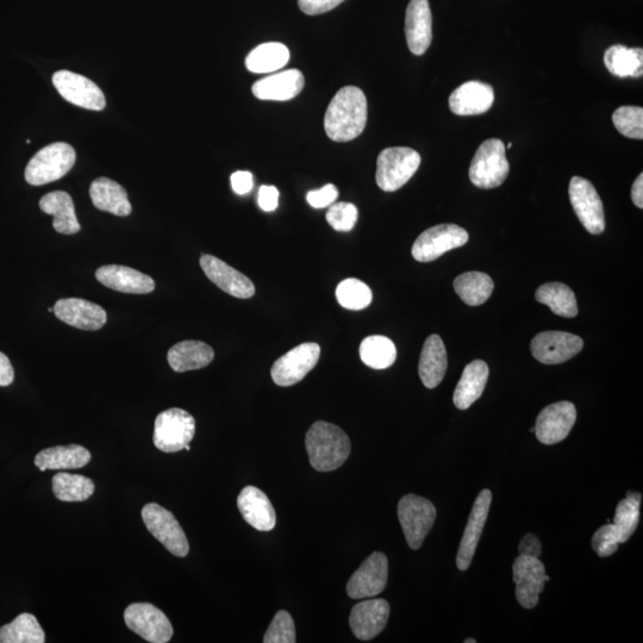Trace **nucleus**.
<instances>
[{"label":"nucleus","instance_id":"1","mask_svg":"<svg viewBox=\"0 0 643 643\" xmlns=\"http://www.w3.org/2000/svg\"><path fill=\"white\" fill-rule=\"evenodd\" d=\"M368 108L365 93L358 87L346 86L337 91L330 102L324 129L330 140L348 142L362 134L367 123Z\"/></svg>","mask_w":643,"mask_h":643},{"label":"nucleus","instance_id":"2","mask_svg":"<svg viewBox=\"0 0 643 643\" xmlns=\"http://www.w3.org/2000/svg\"><path fill=\"white\" fill-rule=\"evenodd\" d=\"M305 446L310 465L320 472L337 470L346 463L352 451L348 435L335 424L324 421L312 424Z\"/></svg>","mask_w":643,"mask_h":643},{"label":"nucleus","instance_id":"3","mask_svg":"<svg viewBox=\"0 0 643 643\" xmlns=\"http://www.w3.org/2000/svg\"><path fill=\"white\" fill-rule=\"evenodd\" d=\"M74 148L65 142L52 143L37 152L29 161L26 180L30 185L41 186L65 177L76 164Z\"/></svg>","mask_w":643,"mask_h":643},{"label":"nucleus","instance_id":"4","mask_svg":"<svg viewBox=\"0 0 643 643\" xmlns=\"http://www.w3.org/2000/svg\"><path fill=\"white\" fill-rule=\"evenodd\" d=\"M421 165V155L408 147L386 148L377 160L376 180L379 189L395 192L414 177Z\"/></svg>","mask_w":643,"mask_h":643},{"label":"nucleus","instance_id":"5","mask_svg":"<svg viewBox=\"0 0 643 643\" xmlns=\"http://www.w3.org/2000/svg\"><path fill=\"white\" fill-rule=\"evenodd\" d=\"M509 171L504 142L490 139L485 141L474 155L470 167V179L479 189H496L507 180Z\"/></svg>","mask_w":643,"mask_h":643},{"label":"nucleus","instance_id":"6","mask_svg":"<svg viewBox=\"0 0 643 643\" xmlns=\"http://www.w3.org/2000/svg\"><path fill=\"white\" fill-rule=\"evenodd\" d=\"M195 434V418L183 409H168L156 417L153 440L155 447L161 452L183 451L195 438Z\"/></svg>","mask_w":643,"mask_h":643},{"label":"nucleus","instance_id":"7","mask_svg":"<svg viewBox=\"0 0 643 643\" xmlns=\"http://www.w3.org/2000/svg\"><path fill=\"white\" fill-rule=\"evenodd\" d=\"M436 515L435 505L426 498L407 495L399 501L398 518L410 548L422 547L434 526Z\"/></svg>","mask_w":643,"mask_h":643},{"label":"nucleus","instance_id":"8","mask_svg":"<svg viewBox=\"0 0 643 643\" xmlns=\"http://www.w3.org/2000/svg\"><path fill=\"white\" fill-rule=\"evenodd\" d=\"M142 520L154 538L162 543L168 552L184 558L190 552L189 541L177 518L161 505L149 503L142 509Z\"/></svg>","mask_w":643,"mask_h":643},{"label":"nucleus","instance_id":"9","mask_svg":"<svg viewBox=\"0 0 643 643\" xmlns=\"http://www.w3.org/2000/svg\"><path fill=\"white\" fill-rule=\"evenodd\" d=\"M470 239L464 228L455 224H439L417 237L411 253L415 260L432 262L443 254L466 245Z\"/></svg>","mask_w":643,"mask_h":643},{"label":"nucleus","instance_id":"10","mask_svg":"<svg viewBox=\"0 0 643 643\" xmlns=\"http://www.w3.org/2000/svg\"><path fill=\"white\" fill-rule=\"evenodd\" d=\"M321 347L314 342L302 343L274 362L271 370L273 382L278 386H292L308 376L320 360Z\"/></svg>","mask_w":643,"mask_h":643},{"label":"nucleus","instance_id":"11","mask_svg":"<svg viewBox=\"0 0 643 643\" xmlns=\"http://www.w3.org/2000/svg\"><path fill=\"white\" fill-rule=\"evenodd\" d=\"M127 627L152 643L170 642L173 627L167 616L151 603H134L124 611Z\"/></svg>","mask_w":643,"mask_h":643},{"label":"nucleus","instance_id":"12","mask_svg":"<svg viewBox=\"0 0 643 643\" xmlns=\"http://www.w3.org/2000/svg\"><path fill=\"white\" fill-rule=\"evenodd\" d=\"M570 201L579 221L590 234L604 232L605 218L601 197L588 179L573 177L570 181Z\"/></svg>","mask_w":643,"mask_h":643},{"label":"nucleus","instance_id":"13","mask_svg":"<svg viewBox=\"0 0 643 643\" xmlns=\"http://www.w3.org/2000/svg\"><path fill=\"white\" fill-rule=\"evenodd\" d=\"M516 598L524 609H534L539 604V598L545 583L549 582L546 568L539 558L520 555L513 566Z\"/></svg>","mask_w":643,"mask_h":643},{"label":"nucleus","instance_id":"14","mask_svg":"<svg viewBox=\"0 0 643 643\" xmlns=\"http://www.w3.org/2000/svg\"><path fill=\"white\" fill-rule=\"evenodd\" d=\"M387 579H389V561L384 553L374 552L349 579L348 596L353 599L376 597L385 590Z\"/></svg>","mask_w":643,"mask_h":643},{"label":"nucleus","instance_id":"15","mask_svg":"<svg viewBox=\"0 0 643 643\" xmlns=\"http://www.w3.org/2000/svg\"><path fill=\"white\" fill-rule=\"evenodd\" d=\"M53 84L67 102L87 110L101 111L105 108L104 93L92 80L70 71H59L53 76Z\"/></svg>","mask_w":643,"mask_h":643},{"label":"nucleus","instance_id":"16","mask_svg":"<svg viewBox=\"0 0 643 643\" xmlns=\"http://www.w3.org/2000/svg\"><path fill=\"white\" fill-rule=\"evenodd\" d=\"M584 341L565 332H545L536 335L530 346L533 357L545 365L563 364L582 352Z\"/></svg>","mask_w":643,"mask_h":643},{"label":"nucleus","instance_id":"17","mask_svg":"<svg viewBox=\"0 0 643 643\" xmlns=\"http://www.w3.org/2000/svg\"><path fill=\"white\" fill-rule=\"evenodd\" d=\"M576 420L577 410L574 404L554 403L540 412L534 433L543 445H555L567 438Z\"/></svg>","mask_w":643,"mask_h":643},{"label":"nucleus","instance_id":"18","mask_svg":"<svg viewBox=\"0 0 643 643\" xmlns=\"http://www.w3.org/2000/svg\"><path fill=\"white\" fill-rule=\"evenodd\" d=\"M199 264L205 276L228 295L241 299L252 298L255 295V286L251 279L214 255L203 254Z\"/></svg>","mask_w":643,"mask_h":643},{"label":"nucleus","instance_id":"19","mask_svg":"<svg viewBox=\"0 0 643 643\" xmlns=\"http://www.w3.org/2000/svg\"><path fill=\"white\" fill-rule=\"evenodd\" d=\"M491 502L492 493L490 490L480 492L474 502L457 555V566L460 571H466L471 566L486 521H488Z\"/></svg>","mask_w":643,"mask_h":643},{"label":"nucleus","instance_id":"20","mask_svg":"<svg viewBox=\"0 0 643 643\" xmlns=\"http://www.w3.org/2000/svg\"><path fill=\"white\" fill-rule=\"evenodd\" d=\"M390 617V604L385 599L360 602L349 616V626L355 638L368 641L376 638L386 627Z\"/></svg>","mask_w":643,"mask_h":643},{"label":"nucleus","instance_id":"21","mask_svg":"<svg viewBox=\"0 0 643 643\" xmlns=\"http://www.w3.org/2000/svg\"><path fill=\"white\" fill-rule=\"evenodd\" d=\"M54 314L68 326L89 332L102 329L108 321L102 307L80 298L60 299L54 305Z\"/></svg>","mask_w":643,"mask_h":643},{"label":"nucleus","instance_id":"22","mask_svg":"<svg viewBox=\"0 0 643 643\" xmlns=\"http://www.w3.org/2000/svg\"><path fill=\"white\" fill-rule=\"evenodd\" d=\"M405 36L410 52L423 55L432 45L433 17L428 0H411L405 16Z\"/></svg>","mask_w":643,"mask_h":643},{"label":"nucleus","instance_id":"23","mask_svg":"<svg viewBox=\"0 0 643 643\" xmlns=\"http://www.w3.org/2000/svg\"><path fill=\"white\" fill-rule=\"evenodd\" d=\"M495 102L492 86L482 81H467L455 89L449 97V108L458 116L485 114Z\"/></svg>","mask_w":643,"mask_h":643},{"label":"nucleus","instance_id":"24","mask_svg":"<svg viewBox=\"0 0 643 643\" xmlns=\"http://www.w3.org/2000/svg\"><path fill=\"white\" fill-rule=\"evenodd\" d=\"M237 507L243 520L259 532H271L276 527V510L265 493L255 486H246L241 491Z\"/></svg>","mask_w":643,"mask_h":643},{"label":"nucleus","instance_id":"25","mask_svg":"<svg viewBox=\"0 0 643 643\" xmlns=\"http://www.w3.org/2000/svg\"><path fill=\"white\" fill-rule=\"evenodd\" d=\"M96 278L99 283L111 290L131 293V295H147L155 290L152 277L126 266H103L98 268Z\"/></svg>","mask_w":643,"mask_h":643},{"label":"nucleus","instance_id":"26","mask_svg":"<svg viewBox=\"0 0 643 643\" xmlns=\"http://www.w3.org/2000/svg\"><path fill=\"white\" fill-rule=\"evenodd\" d=\"M304 76L301 71L287 70L257 81L252 87L253 95L261 101H290L304 89Z\"/></svg>","mask_w":643,"mask_h":643},{"label":"nucleus","instance_id":"27","mask_svg":"<svg viewBox=\"0 0 643 643\" xmlns=\"http://www.w3.org/2000/svg\"><path fill=\"white\" fill-rule=\"evenodd\" d=\"M448 366L445 343L439 335H430L421 353L418 374L427 389H435L446 376Z\"/></svg>","mask_w":643,"mask_h":643},{"label":"nucleus","instance_id":"28","mask_svg":"<svg viewBox=\"0 0 643 643\" xmlns=\"http://www.w3.org/2000/svg\"><path fill=\"white\" fill-rule=\"evenodd\" d=\"M214 358V349L202 341L179 342L167 354L168 364L178 373L201 370Z\"/></svg>","mask_w":643,"mask_h":643},{"label":"nucleus","instance_id":"29","mask_svg":"<svg viewBox=\"0 0 643 643\" xmlns=\"http://www.w3.org/2000/svg\"><path fill=\"white\" fill-rule=\"evenodd\" d=\"M40 209L47 215L54 216L53 227L56 232L74 235L80 232V223L74 209L73 199L67 192L54 191L43 196Z\"/></svg>","mask_w":643,"mask_h":643},{"label":"nucleus","instance_id":"30","mask_svg":"<svg viewBox=\"0 0 643 643\" xmlns=\"http://www.w3.org/2000/svg\"><path fill=\"white\" fill-rule=\"evenodd\" d=\"M489 378V366L483 360H474L465 367L463 376L454 391L455 407L467 410L482 397Z\"/></svg>","mask_w":643,"mask_h":643},{"label":"nucleus","instance_id":"31","mask_svg":"<svg viewBox=\"0 0 643 643\" xmlns=\"http://www.w3.org/2000/svg\"><path fill=\"white\" fill-rule=\"evenodd\" d=\"M90 196L93 205L98 210L126 217L131 214V204L128 193L123 186L109 178H98L91 184Z\"/></svg>","mask_w":643,"mask_h":643},{"label":"nucleus","instance_id":"32","mask_svg":"<svg viewBox=\"0 0 643 643\" xmlns=\"http://www.w3.org/2000/svg\"><path fill=\"white\" fill-rule=\"evenodd\" d=\"M91 458V453L83 446H56L37 454L35 465L41 471L77 470L89 464Z\"/></svg>","mask_w":643,"mask_h":643},{"label":"nucleus","instance_id":"33","mask_svg":"<svg viewBox=\"0 0 643 643\" xmlns=\"http://www.w3.org/2000/svg\"><path fill=\"white\" fill-rule=\"evenodd\" d=\"M604 64L618 78H640L643 74L642 48L611 46L604 54Z\"/></svg>","mask_w":643,"mask_h":643},{"label":"nucleus","instance_id":"34","mask_svg":"<svg viewBox=\"0 0 643 643\" xmlns=\"http://www.w3.org/2000/svg\"><path fill=\"white\" fill-rule=\"evenodd\" d=\"M290 60L289 48L279 42H268L253 49L247 56L246 67L252 73H272L282 70Z\"/></svg>","mask_w":643,"mask_h":643},{"label":"nucleus","instance_id":"35","mask_svg":"<svg viewBox=\"0 0 643 643\" xmlns=\"http://www.w3.org/2000/svg\"><path fill=\"white\" fill-rule=\"evenodd\" d=\"M536 301L547 305L555 315L572 318L578 315L576 295L570 287L561 283H548L535 293Z\"/></svg>","mask_w":643,"mask_h":643},{"label":"nucleus","instance_id":"36","mask_svg":"<svg viewBox=\"0 0 643 643\" xmlns=\"http://www.w3.org/2000/svg\"><path fill=\"white\" fill-rule=\"evenodd\" d=\"M493 280L482 272H467L454 280V290L471 307L484 304L493 292Z\"/></svg>","mask_w":643,"mask_h":643},{"label":"nucleus","instance_id":"37","mask_svg":"<svg viewBox=\"0 0 643 643\" xmlns=\"http://www.w3.org/2000/svg\"><path fill=\"white\" fill-rule=\"evenodd\" d=\"M52 484L54 495L61 502H85L95 492V483L80 474L66 472L55 474Z\"/></svg>","mask_w":643,"mask_h":643},{"label":"nucleus","instance_id":"38","mask_svg":"<svg viewBox=\"0 0 643 643\" xmlns=\"http://www.w3.org/2000/svg\"><path fill=\"white\" fill-rule=\"evenodd\" d=\"M362 362L374 370H385L395 364L397 349L395 343L385 336H368L360 345Z\"/></svg>","mask_w":643,"mask_h":643},{"label":"nucleus","instance_id":"39","mask_svg":"<svg viewBox=\"0 0 643 643\" xmlns=\"http://www.w3.org/2000/svg\"><path fill=\"white\" fill-rule=\"evenodd\" d=\"M46 635L34 615L21 614L0 628V643H45Z\"/></svg>","mask_w":643,"mask_h":643},{"label":"nucleus","instance_id":"40","mask_svg":"<svg viewBox=\"0 0 643 643\" xmlns=\"http://www.w3.org/2000/svg\"><path fill=\"white\" fill-rule=\"evenodd\" d=\"M641 501V493L630 491L617 505L613 524L620 534L621 543H626L632 538L639 526Z\"/></svg>","mask_w":643,"mask_h":643},{"label":"nucleus","instance_id":"41","mask_svg":"<svg viewBox=\"0 0 643 643\" xmlns=\"http://www.w3.org/2000/svg\"><path fill=\"white\" fill-rule=\"evenodd\" d=\"M336 298L341 307L359 311L370 307L373 295L370 287L361 280L352 278L343 280L337 286Z\"/></svg>","mask_w":643,"mask_h":643},{"label":"nucleus","instance_id":"42","mask_svg":"<svg viewBox=\"0 0 643 643\" xmlns=\"http://www.w3.org/2000/svg\"><path fill=\"white\" fill-rule=\"evenodd\" d=\"M618 133L629 139H643V109L640 106H621L613 115Z\"/></svg>","mask_w":643,"mask_h":643},{"label":"nucleus","instance_id":"43","mask_svg":"<svg viewBox=\"0 0 643 643\" xmlns=\"http://www.w3.org/2000/svg\"><path fill=\"white\" fill-rule=\"evenodd\" d=\"M265 643H295L296 629L292 616L285 610H280L274 616L270 627L264 636Z\"/></svg>","mask_w":643,"mask_h":643},{"label":"nucleus","instance_id":"44","mask_svg":"<svg viewBox=\"0 0 643 643\" xmlns=\"http://www.w3.org/2000/svg\"><path fill=\"white\" fill-rule=\"evenodd\" d=\"M359 211L351 203H336L330 205L327 212V222L336 232H351L357 224Z\"/></svg>","mask_w":643,"mask_h":643},{"label":"nucleus","instance_id":"45","mask_svg":"<svg viewBox=\"0 0 643 643\" xmlns=\"http://www.w3.org/2000/svg\"><path fill=\"white\" fill-rule=\"evenodd\" d=\"M620 545V534H618L614 524H605V526L599 528L591 541L593 551L601 558H607L615 554Z\"/></svg>","mask_w":643,"mask_h":643},{"label":"nucleus","instance_id":"46","mask_svg":"<svg viewBox=\"0 0 643 643\" xmlns=\"http://www.w3.org/2000/svg\"><path fill=\"white\" fill-rule=\"evenodd\" d=\"M339 197V190L333 184L323 186L322 189L310 191L307 195V201L315 209L328 208L333 205Z\"/></svg>","mask_w":643,"mask_h":643},{"label":"nucleus","instance_id":"47","mask_svg":"<svg viewBox=\"0 0 643 643\" xmlns=\"http://www.w3.org/2000/svg\"><path fill=\"white\" fill-rule=\"evenodd\" d=\"M343 2L345 0H298V6L305 15L316 16L332 11Z\"/></svg>","mask_w":643,"mask_h":643},{"label":"nucleus","instance_id":"48","mask_svg":"<svg viewBox=\"0 0 643 643\" xmlns=\"http://www.w3.org/2000/svg\"><path fill=\"white\" fill-rule=\"evenodd\" d=\"M258 203L262 210L272 212L278 208L279 191L274 186H261L259 190Z\"/></svg>","mask_w":643,"mask_h":643},{"label":"nucleus","instance_id":"49","mask_svg":"<svg viewBox=\"0 0 643 643\" xmlns=\"http://www.w3.org/2000/svg\"><path fill=\"white\" fill-rule=\"evenodd\" d=\"M230 181H232L233 190L237 195L245 196L253 190L254 179L251 172H235Z\"/></svg>","mask_w":643,"mask_h":643},{"label":"nucleus","instance_id":"50","mask_svg":"<svg viewBox=\"0 0 643 643\" xmlns=\"http://www.w3.org/2000/svg\"><path fill=\"white\" fill-rule=\"evenodd\" d=\"M520 555H528V557L540 558L542 554V545L538 536L534 534H527L518 546Z\"/></svg>","mask_w":643,"mask_h":643},{"label":"nucleus","instance_id":"51","mask_svg":"<svg viewBox=\"0 0 643 643\" xmlns=\"http://www.w3.org/2000/svg\"><path fill=\"white\" fill-rule=\"evenodd\" d=\"M15 370L6 355L0 352V386H9L14 382Z\"/></svg>","mask_w":643,"mask_h":643},{"label":"nucleus","instance_id":"52","mask_svg":"<svg viewBox=\"0 0 643 643\" xmlns=\"http://www.w3.org/2000/svg\"><path fill=\"white\" fill-rule=\"evenodd\" d=\"M632 201L636 206H638L639 209H643V174L642 173L634 181V184L632 187Z\"/></svg>","mask_w":643,"mask_h":643},{"label":"nucleus","instance_id":"53","mask_svg":"<svg viewBox=\"0 0 643 643\" xmlns=\"http://www.w3.org/2000/svg\"><path fill=\"white\" fill-rule=\"evenodd\" d=\"M470 642H472V643H476L477 641H476V640H466V641H465V643H470Z\"/></svg>","mask_w":643,"mask_h":643},{"label":"nucleus","instance_id":"54","mask_svg":"<svg viewBox=\"0 0 643 643\" xmlns=\"http://www.w3.org/2000/svg\"><path fill=\"white\" fill-rule=\"evenodd\" d=\"M511 147H513V143L510 142L508 143V148H511Z\"/></svg>","mask_w":643,"mask_h":643},{"label":"nucleus","instance_id":"55","mask_svg":"<svg viewBox=\"0 0 643 643\" xmlns=\"http://www.w3.org/2000/svg\"><path fill=\"white\" fill-rule=\"evenodd\" d=\"M49 312H54V308H48Z\"/></svg>","mask_w":643,"mask_h":643}]
</instances>
